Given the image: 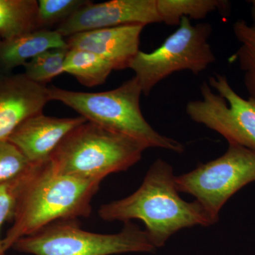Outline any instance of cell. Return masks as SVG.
<instances>
[{
	"instance_id": "obj_1",
	"label": "cell",
	"mask_w": 255,
	"mask_h": 255,
	"mask_svg": "<svg viewBox=\"0 0 255 255\" xmlns=\"http://www.w3.org/2000/svg\"><path fill=\"white\" fill-rule=\"evenodd\" d=\"M172 166L157 159L150 166L140 187L130 196L104 204L99 216L107 221L140 220L152 244L162 248L169 238L184 228L211 226L218 222L196 200L179 196Z\"/></svg>"
},
{
	"instance_id": "obj_2",
	"label": "cell",
	"mask_w": 255,
	"mask_h": 255,
	"mask_svg": "<svg viewBox=\"0 0 255 255\" xmlns=\"http://www.w3.org/2000/svg\"><path fill=\"white\" fill-rule=\"evenodd\" d=\"M101 182L53 173L48 161L32 164L23 175L15 204L12 225L2 239L5 251L20 239L61 221L91 215L92 201Z\"/></svg>"
},
{
	"instance_id": "obj_3",
	"label": "cell",
	"mask_w": 255,
	"mask_h": 255,
	"mask_svg": "<svg viewBox=\"0 0 255 255\" xmlns=\"http://www.w3.org/2000/svg\"><path fill=\"white\" fill-rule=\"evenodd\" d=\"M48 94L50 101L61 102L87 122L132 137L147 148L176 153L185 150L182 142L159 133L145 120L140 110L141 87L135 76L110 91H70L52 85L48 87Z\"/></svg>"
},
{
	"instance_id": "obj_4",
	"label": "cell",
	"mask_w": 255,
	"mask_h": 255,
	"mask_svg": "<svg viewBox=\"0 0 255 255\" xmlns=\"http://www.w3.org/2000/svg\"><path fill=\"white\" fill-rule=\"evenodd\" d=\"M146 149L132 137L87 121L64 137L48 162L53 173L102 182L138 162Z\"/></svg>"
},
{
	"instance_id": "obj_5",
	"label": "cell",
	"mask_w": 255,
	"mask_h": 255,
	"mask_svg": "<svg viewBox=\"0 0 255 255\" xmlns=\"http://www.w3.org/2000/svg\"><path fill=\"white\" fill-rule=\"evenodd\" d=\"M12 249L32 255H114L157 250L147 232L130 221L121 232L100 234L82 229L76 221L52 223L21 238Z\"/></svg>"
},
{
	"instance_id": "obj_6",
	"label": "cell",
	"mask_w": 255,
	"mask_h": 255,
	"mask_svg": "<svg viewBox=\"0 0 255 255\" xmlns=\"http://www.w3.org/2000/svg\"><path fill=\"white\" fill-rule=\"evenodd\" d=\"M211 23L192 24L183 17L174 33L151 53L139 50L128 68L141 87L142 95L148 96L156 85L169 75L189 70L198 75L216 61L209 43L212 34Z\"/></svg>"
},
{
	"instance_id": "obj_7",
	"label": "cell",
	"mask_w": 255,
	"mask_h": 255,
	"mask_svg": "<svg viewBox=\"0 0 255 255\" xmlns=\"http://www.w3.org/2000/svg\"><path fill=\"white\" fill-rule=\"evenodd\" d=\"M200 93V100L186 105L191 120L218 132L228 144L255 150V100L243 98L219 73L201 83Z\"/></svg>"
},
{
	"instance_id": "obj_8",
	"label": "cell",
	"mask_w": 255,
	"mask_h": 255,
	"mask_svg": "<svg viewBox=\"0 0 255 255\" xmlns=\"http://www.w3.org/2000/svg\"><path fill=\"white\" fill-rule=\"evenodd\" d=\"M175 182L179 192L194 196L219 221L226 203L242 188L255 182V150L228 144L223 155L177 176Z\"/></svg>"
},
{
	"instance_id": "obj_9",
	"label": "cell",
	"mask_w": 255,
	"mask_h": 255,
	"mask_svg": "<svg viewBox=\"0 0 255 255\" xmlns=\"http://www.w3.org/2000/svg\"><path fill=\"white\" fill-rule=\"evenodd\" d=\"M161 22L157 0H112L102 3L90 1L55 28L64 38L81 32Z\"/></svg>"
},
{
	"instance_id": "obj_10",
	"label": "cell",
	"mask_w": 255,
	"mask_h": 255,
	"mask_svg": "<svg viewBox=\"0 0 255 255\" xmlns=\"http://www.w3.org/2000/svg\"><path fill=\"white\" fill-rule=\"evenodd\" d=\"M50 102L48 87L28 80L23 73L0 75V141L26 119L43 113Z\"/></svg>"
},
{
	"instance_id": "obj_11",
	"label": "cell",
	"mask_w": 255,
	"mask_h": 255,
	"mask_svg": "<svg viewBox=\"0 0 255 255\" xmlns=\"http://www.w3.org/2000/svg\"><path fill=\"white\" fill-rule=\"evenodd\" d=\"M86 122L80 116L58 118L40 113L20 124L8 140L16 145L31 164L44 163L64 137Z\"/></svg>"
},
{
	"instance_id": "obj_12",
	"label": "cell",
	"mask_w": 255,
	"mask_h": 255,
	"mask_svg": "<svg viewBox=\"0 0 255 255\" xmlns=\"http://www.w3.org/2000/svg\"><path fill=\"white\" fill-rule=\"evenodd\" d=\"M142 25H127L75 33L65 38L68 48L92 52L114 67V70L128 68L140 50Z\"/></svg>"
},
{
	"instance_id": "obj_13",
	"label": "cell",
	"mask_w": 255,
	"mask_h": 255,
	"mask_svg": "<svg viewBox=\"0 0 255 255\" xmlns=\"http://www.w3.org/2000/svg\"><path fill=\"white\" fill-rule=\"evenodd\" d=\"M68 48L66 39L56 30H36L0 41V69L9 71L24 66L37 55L54 48Z\"/></svg>"
},
{
	"instance_id": "obj_14",
	"label": "cell",
	"mask_w": 255,
	"mask_h": 255,
	"mask_svg": "<svg viewBox=\"0 0 255 255\" xmlns=\"http://www.w3.org/2000/svg\"><path fill=\"white\" fill-rule=\"evenodd\" d=\"M37 14L36 0H0V40L36 31Z\"/></svg>"
},
{
	"instance_id": "obj_15",
	"label": "cell",
	"mask_w": 255,
	"mask_h": 255,
	"mask_svg": "<svg viewBox=\"0 0 255 255\" xmlns=\"http://www.w3.org/2000/svg\"><path fill=\"white\" fill-rule=\"evenodd\" d=\"M113 70L114 67L100 55L87 50L68 48L64 71L73 75L84 86L102 85Z\"/></svg>"
},
{
	"instance_id": "obj_16",
	"label": "cell",
	"mask_w": 255,
	"mask_h": 255,
	"mask_svg": "<svg viewBox=\"0 0 255 255\" xmlns=\"http://www.w3.org/2000/svg\"><path fill=\"white\" fill-rule=\"evenodd\" d=\"M229 6L226 0H157L161 22L169 26H179L183 17L201 20L214 11L226 12Z\"/></svg>"
},
{
	"instance_id": "obj_17",
	"label": "cell",
	"mask_w": 255,
	"mask_h": 255,
	"mask_svg": "<svg viewBox=\"0 0 255 255\" xmlns=\"http://www.w3.org/2000/svg\"><path fill=\"white\" fill-rule=\"evenodd\" d=\"M233 32L240 46L228 61L237 64L248 95L255 100V30L246 20L238 19L233 23Z\"/></svg>"
},
{
	"instance_id": "obj_18",
	"label": "cell",
	"mask_w": 255,
	"mask_h": 255,
	"mask_svg": "<svg viewBox=\"0 0 255 255\" xmlns=\"http://www.w3.org/2000/svg\"><path fill=\"white\" fill-rule=\"evenodd\" d=\"M68 51V48H54L37 55L25 64L23 75L34 83L46 85L65 73L64 65Z\"/></svg>"
},
{
	"instance_id": "obj_19",
	"label": "cell",
	"mask_w": 255,
	"mask_h": 255,
	"mask_svg": "<svg viewBox=\"0 0 255 255\" xmlns=\"http://www.w3.org/2000/svg\"><path fill=\"white\" fill-rule=\"evenodd\" d=\"M89 2L86 0H39L37 30H50L54 25L58 26Z\"/></svg>"
},
{
	"instance_id": "obj_20",
	"label": "cell",
	"mask_w": 255,
	"mask_h": 255,
	"mask_svg": "<svg viewBox=\"0 0 255 255\" xmlns=\"http://www.w3.org/2000/svg\"><path fill=\"white\" fill-rule=\"evenodd\" d=\"M32 164L14 144L8 140L0 141V184L21 177Z\"/></svg>"
},
{
	"instance_id": "obj_21",
	"label": "cell",
	"mask_w": 255,
	"mask_h": 255,
	"mask_svg": "<svg viewBox=\"0 0 255 255\" xmlns=\"http://www.w3.org/2000/svg\"><path fill=\"white\" fill-rule=\"evenodd\" d=\"M23 175L13 182L0 184V231L6 220L12 219L16 196ZM6 253L0 237V255H6Z\"/></svg>"
},
{
	"instance_id": "obj_22",
	"label": "cell",
	"mask_w": 255,
	"mask_h": 255,
	"mask_svg": "<svg viewBox=\"0 0 255 255\" xmlns=\"http://www.w3.org/2000/svg\"><path fill=\"white\" fill-rule=\"evenodd\" d=\"M248 2H250V4H251L252 23L251 26L253 29L255 30V0L248 1Z\"/></svg>"
},
{
	"instance_id": "obj_23",
	"label": "cell",
	"mask_w": 255,
	"mask_h": 255,
	"mask_svg": "<svg viewBox=\"0 0 255 255\" xmlns=\"http://www.w3.org/2000/svg\"><path fill=\"white\" fill-rule=\"evenodd\" d=\"M0 41H1V40H0Z\"/></svg>"
}]
</instances>
